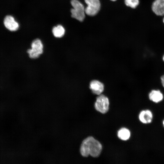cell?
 I'll return each instance as SVG.
<instances>
[{"instance_id": "obj_5", "label": "cell", "mask_w": 164, "mask_h": 164, "mask_svg": "<svg viewBox=\"0 0 164 164\" xmlns=\"http://www.w3.org/2000/svg\"><path fill=\"white\" fill-rule=\"evenodd\" d=\"M87 6L85 8L86 14L90 16L96 15L101 8V3L99 0H84Z\"/></svg>"}, {"instance_id": "obj_11", "label": "cell", "mask_w": 164, "mask_h": 164, "mask_svg": "<svg viewBox=\"0 0 164 164\" xmlns=\"http://www.w3.org/2000/svg\"><path fill=\"white\" fill-rule=\"evenodd\" d=\"M52 33L56 38H61L64 35L65 29L62 26L59 25L53 28Z\"/></svg>"}, {"instance_id": "obj_3", "label": "cell", "mask_w": 164, "mask_h": 164, "mask_svg": "<svg viewBox=\"0 0 164 164\" xmlns=\"http://www.w3.org/2000/svg\"><path fill=\"white\" fill-rule=\"evenodd\" d=\"M71 4L73 7L70 10L71 17L80 22L83 21L86 14L83 5L77 0H72Z\"/></svg>"}, {"instance_id": "obj_17", "label": "cell", "mask_w": 164, "mask_h": 164, "mask_svg": "<svg viewBox=\"0 0 164 164\" xmlns=\"http://www.w3.org/2000/svg\"><path fill=\"white\" fill-rule=\"evenodd\" d=\"M111 0L112 1H116V0Z\"/></svg>"}, {"instance_id": "obj_14", "label": "cell", "mask_w": 164, "mask_h": 164, "mask_svg": "<svg viewBox=\"0 0 164 164\" xmlns=\"http://www.w3.org/2000/svg\"><path fill=\"white\" fill-rule=\"evenodd\" d=\"M160 80L162 85L164 88V74L162 75L160 77Z\"/></svg>"}, {"instance_id": "obj_9", "label": "cell", "mask_w": 164, "mask_h": 164, "mask_svg": "<svg viewBox=\"0 0 164 164\" xmlns=\"http://www.w3.org/2000/svg\"><path fill=\"white\" fill-rule=\"evenodd\" d=\"M149 100L154 103L157 104L161 102L163 99V94L159 90H152L148 94Z\"/></svg>"}, {"instance_id": "obj_7", "label": "cell", "mask_w": 164, "mask_h": 164, "mask_svg": "<svg viewBox=\"0 0 164 164\" xmlns=\"http://www.w3.org/2000/svg\"><path fill=\"white\" fill-rule=\"evenodd\" d=\"M153 117V113L149 109L142 110L138 115L139 120L143 124H148L151 123Z\"/></svg>"}, {"instance_id": "obj_15", "label": "cell", "mask_w": 164, "mask_h": 164, "mask_svg": "<svg viewBox=\"0 0 164 164\" xmlns=\"http://www.w3.org/2000/svg\"><path fill=\"white\" fill-rule=\"evenodd\" d=\"M162 124L163 126V128H164V119L162 121Z\"/></svg>"}, {"instance_id": "obj_8", "label": "cell", "mask_w": 164, "mask_h": 164, "mask_svg": "<svg viewBox=\"0 0 164 164\" xmlns=\"http://www.w3.org/2000/svg\"><path fill=\"white\" fill-rule=\"evenodd\" d=\"M89 87L93 93L98 95L101 94L104 89L103 83L97 80H91L89 84Z\"/></svg>"}, {"instance_id": "obj_6", "label": "cell", "mask_w": 164, "mask_h": 164, "mask_svg": "<svg viewBox=\"0 0 164 164\" xmlns=\"http://www.w3.org/2000/svg\"><path fill=\"white\" fill-rule=\"evenodd\" d=\"M3 23L5 27L11 32H15L19 29V23L14 17L11 15H6L4 18Z\"/></svg>"}, {"instance_id": "obj_16", "label": "cell", "mask_w": 164, "mask_h": 164, "mask_svg": "<svg viewBox=\"0 0 164 164\" xmlns=\"http://www.w3.org/2000/svg\"><path fill=\"white\" fill-rule=\"evenodd\" d=\"M162 60H163V61L164 62V55H163V57H162Z\"/></svg>"}, {"instance_id": "obj_10", "label": "cell", "mask_w": 164, "mask_h": 164, "mask_svg": "<svg viewBox=\"0 0 164 164\" xmlns=\"http://www.w3.org/2000/svg\"><path fill=\"white\" fill-rule=\"evenodd\" d=\"M152 10L156 15H164V0H155L152 3Z\"/></svg>"}, {"instance_id": "obj_13", "label": "cell", "mask_w": 164, "mask_h": 164, "mask_svg": "<svg viewBox=\"0 0 164 164\" xmlns=\"http://www.w3.org/2000/svg\"><path fill=\"white\" fill-rule=\"evenodd\" d=\"M126 5L132 8H135L139 5V0H125Z\"/></svg>"}, {"instance_id": "obj_18", "label": "cell", "mask_w": 164, "mask_h": 164, "mask_svg": "<svg viewBox=\"0 0 164 164\" xmlns=\"http://www.w3.org/2000/svg\"><path fill=\"white\" fill-rule=\"evenodd\" d=\"M163 23H164V18H163Z\"/></svg>"}, {"instance_id": "obj_2", "label": "cell", "mask_w": 164, "mask_h": 164, "mask_svg": "<svg viewBox=\"0 0 164 164\" xmlns=\"http://www.w3.org/2000/svg\"><path fill=\"white\" fill-rule=\"evenodd\" d=\"M43 44L40 39H34L31 44L30 48L28 49L26 53L31 60H36L40 58L44 53Z\"/></svg>"}, {"instance_id": "obj_1", "label": "cell", "mask_w": 164, "mask_h": 164, "mask_svg": "<svg viewBox=\"0 0 164 164\" xmlns=\"http://www.w3.org/2000/svg\"><path fill=\"white\" fill-rule=\"evenodd\" d=\"M102 148V145L98 141L90 136L82 142L80 147V153L84 157H87L90 155L97 157L100 154Z\"/></svg>"}, {"instance_id": "obj_12", "label": "cell", "mask_w": 164, "mask_h": 164, "mask_svg": "<svg viewBox=\"0 0 164 164\" xmlns=\"http://www.w3.org/2000/svg\"><path fill=\"white\" fill-rule=\"evenodd\" d=\"M131 135L130 131L125 128H122L118 132V136L122 140H127L128 139Z\"/></svg>"}, {"instance_id": "obj_4", "label": "cell", "mask_w": 164, "mask_h": 164, "mask_svg": "<svg viewBox=\"0 0 164 164\" xmlns=\"http://www.w3.org/2000/svg\"><path fill=\"white\" fill-rule=\"evenodd\" d=\"M109 101L108 98L103 94L98 95L94 104L95 109L99 112L105 114L109 109Z\"/></svg>"}]
</instances>
